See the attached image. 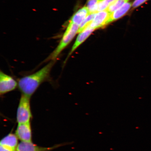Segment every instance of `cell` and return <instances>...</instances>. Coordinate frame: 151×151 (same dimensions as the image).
Returning a JSON list of instances; mask_svg holds the SVG:
<instances>
[{
	"label": "cell",
	"instance_id": "cell-4",
	"mask_svg": "<svg viewBox=\"0 0 151 151\" xmlns=\"http://www.w3.org/2000/svg\"><path fill=\"white\" fill-rule=\"evenodd\" d=\"M18 82L13 78L1 71L0 72V94L3 95L16 89Z\"/></svg>",
	"mask_w": 151,
	"mask_h": 151
},
{
	"label": "cell",
	"instance_id": "cell-11",
	"mask_svg": "<svg viewBox=\"0 0 151 151\" xmlns=\"http://www.w3.org/2000/svg\"><path fill=\"white\" fill-rule=\"evenodd\" d=\"M89 14L87 7L84 6L79 9L73 15L70 22L80 26L85 19Z\"/></svg>",
	"mask_w": 151,
	"mask_h": 151
},
{
	"label": "cell",
	"instance_id": "cell-16",
	"mask_svg": "<svg viewBox=\"0 0 151 151\" xmlns=\"http://www.w3.org/2000/svg\"><path fill=\"white\" fill-rule=\"evenodd\" d=\"M147 0H135L132 4V7L133 9L140 6L145 2Z\"/></svg>",
	"mask_w": 151,
	"mask_h": 151
},
{
	"label": "cell",
	"instance_id": "cell-1",
	"mask_svg": "<svg viewBox=\"0 0 151 151\" xmlns=\"http://www.w3.org/2000/svg\"><path fill=\"white\" fill-rule=\"evenodd\" d=\"M55 61H50L40 70L19 79L18 87L22 94L31 98L41 84L48 80Z\"/></svg>",
	"mask_w": 151,
	"mask_h": 151
},
{
	"label": "cell",
	"instance_id": "cell-7",
	"mask_svg": "<svg viewBox=\"0 0 151 151\" xmlns=\"http://www.w3.org/2000/svg\"><path fill=\"white\" fill-rule=\"evenodd\" d=\"M94 30L93 28L89 27H88L84 29L83 31L79 33V35L78 37H77L74 44L72 47L70 52L69 53L67 58H66L65 61H64V64L66 63L70 57L71 55L73 54V53L89 37V36L91 35Z\"/></svg>",
	"mask_w": 151,
	"mask_h": 151
},
{
	"label": "cell",
	"instance_id": "cell-3",
	"mask_svg": "<svg viewBox=\"0 0 151 151\" xmlns=\"http://www.w3.org/2000/svg\"><path fill=\"white\" fill-rule=\"evenodd\" d=\"M30 99L31 98L24 94L21 96L17 113L18 124L30 122L32 118Z\"/></svg>",
	"mask_w": 151,
	"mask_h": 151
},
{
	"label": "cell",
	"instance_id": "cell-13",
	"mask_svg": "<svg viewBox=\"0 0 151 151\" xmlns=\"http://www.w3.org/2000/svg\"><path fill=\"white\" fill-rule=\"evenodd\" d=\"M96 13L90 14L83 21L79 27L78 33L81 32L87 27L93 20L95 17Z\"/></svg>",
	"mask_w": 151,
	"mask_h": 151
},
{
	"label": "cell",
	"instance_id": "cell-10",
	"mask_svg": "<svg viewBox=\"0 0 151 151\" xmlns=\"http://www.w3.org/2000/svg\"><path fill=\"white\" fill-rule=\"evenodd\" d=\"M131 3H127L116 10L111 13L107 24L121 18L127 13L132 6Z\"/></svg>",
	"mask_w": 151,
	"mask_h": 151
},
{
	"label": "cell",
	"instance_id": "cell-8",
	"mask_svg": "<svg viewBox=\"0 0 151 151\" xmlns=\"http://www.w3.org/2000/svg\"><path fill=\"white\" fill-rule=\"evenodd\" d=\"M110 14V13L106 10L96 13L93 20L88 27L95 29L106 25Z\"/></svg>",
	"mask_w": 151,
	"mask_h": 151
},
{
	"label": "cell",
	"instance_id": "cell-5",
	"mask_svg": "<svg viewBox=\"0 0 151 151\" xmlns=\"http://www.w3.org/2000/svg\"><path fill=\"white\" fill-rule=\"evenodd\" d=\"M16 135L21 142H32V132L30 122L18 124Z\"/></svg>",
	"mask_w": 151,
	"mask_h": 151
},
{
	"label": "cell",
	"instance_id": "cell-9",
	"mask_svg": "<svg viewBox=\"0 0 151 151\" xmlns=\"http://www.w3.org/2000/svg\"><path fill=\"white\" fill-rule=\"evenodd\" d=\"M18 139L16 134L11 132L1 139L0 146L16 151L19 144Z\"/></svg>",
	"mask_w": 151,
	"mask_h": 151
},
{
	"label": "cell",
	"instance_id": "cell-15",
	"mask_svg": "<svg viewBox=\"0 0 151 151\" xmlns=\"http://www.w3.org/2000/svg\"><path fill=\"white\" fill-rule=\"evenodd\" d=\"M115 0H102L98 5L97 12L106 10L109 5Z\"/></svg>",
	"mask_w": 151,
	"mask_h": 151
},
{
	"label": "cell",
	"instance_id": "cell-12",
	"mask_svg": "<svg viewBox=\"0 0 151 151\" xmlns=\"http://www.w3.org/2000/svg\"><path fill=\"white\" fill-rule=\"evenodd\" d=\"M129 0H115L109 5L106 9L109 13H111L116 10L122 5L128 2Z\"/></svg>",
	"mask_w": 151,
	"mask_h": 151
},
{
	"label": "cell",
	"instance_id": "cell-6",
	"mask_svg": "<svg viewBox=\"0 0 151 151\" xmlns=\"http://www.w3.org/2000/svg\"><path fill=\"white\" fill-rule=\"evenodd\" d=\"M65 145V143H63L56 145L51 147H43L37 146L32 142H21L19 143L16 151H51Z\"/></svg>",
	"mask_w": 151,
	"mask_h": 151
},
{
	"label": "cell",
	"instance_id": "cell-14",
	"mask_svg": "<svg viewBox=\"0 0 151 151\" xmlns=\"http://www.w3.org/2000/svg\"><path fill=\"white\" fill-rule=\"evenodd\" d=\"M102 0H88L87 7L90 14L97 12L98 5Z\"/></svg>",
	"mask_w": 151,
	"mask_h": 151
},
{
	"label": "cell",
	"instance_id": "cell-17",
	"mask_svg": "<svg viewBox=\"0 0 151 151\" xmlns=\"http://www.w3.org/2000/svg\"><path fill=\"white\" fill-rule=\"evenodd\" d=\"M0 151H13L9 149L5 148L3 146H0Z\"/></svg>",
	"mask_w": 151,
	"mask_h": 151
},
{
	"label": "cell",
	"instance_id": "cell-2",
	"mask_svg": "<svg viewBox=\"0 0 151 151\" xmlns=\"http://www.w3.org/2000/svg\"><path fill=\"white\" fill-rule=\"evenodd\" d=\"M79 27L80 26L78 24L70 22L58 46L48 56L47 61H55L61 52L71 42L76 34L78 33Z\"/></svg>",
	"mask_w": 151,
	"mask_h": 151
}]
</instances>
